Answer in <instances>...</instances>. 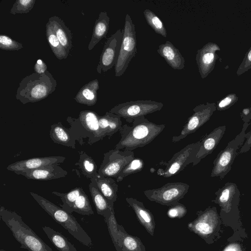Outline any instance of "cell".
<instances>
[{"label":"cell","mask_w":251,"mask_h":251,"mask_svg":"<svg viewBox=\"0 0 251 251\" xmlns=\"http://www.w3.org/2000/svg\"><path fill=\"white\" fill-rule=\"evenodd\" d=\"M124 29H118L105 42L97 67V73L106 72L115 67L119 54Z\"/></svg>","instance_id":"cell-13"},{"label":"cell","mask_w":251,"mask_h":251,"mask_svg":"<svg viewBox=\"0 0 251 251\" xmlns=\"http://www.w3.org/2000/svg\"><path fill=\"white\" fill-rule=\"evenodd\" d=\"M23 44L5 34H0V49L7 51H16L23 49Z\"/></svg>","instance_id":"cell-37"},{"label":"cell","mask_w":251,"mask_h":251,"mask_svg":"<svg viewBox=\"0 0 251 251\" xmlns=\"http://www.w3.org/2000/svg\"><path fill=\"white\" fill-rule=\"evenodd\" d=\"M167 63L173 69L181 70L185 67V59L179 50L170 41L158 46L157 50Z\"/></svg>","instance_id":"cell-19"},{"label":"cell","mask_w":251,"mask_h":251,"mask_svg":"<svg viewBox=\"0 0 251 251\" xmlns=\"http://www.w3.org/2000/svg\"><path fill=\"white\" fill-rule=\"evenodd\" d=\"M104 220L117 251H146L144 244L139 238L129 235L122 226L118 224L114 212Z\"/></svg>","instance_id":"cell-8"},{"label":"cell","mask_w":251,"mask_h":251,"mask_svg":"<svg viewBox=\"0 0 251 251\" xmlns=\"http://www.w3.org/2000/svg\"><path fill=\"white\" fill-rule=\"evenodd\" d=\"M90 181L96 184L109 204L114 206V203L117 198L118 189L116 181L113 178L101 176L99 175L90 179Z\"/></svg>","instance_id":"cell-21"},{"label":"cell","mask_w":251,"mask_h":251,"mask_svg":"<svg viewBox=\"0 0 251 251\" xmlns=\"http://www.w3.org/2000/svg\"><path fill=\"white\" fill-rule=\"evenodd\" d=\"M248 122H245L241 131L235 138L230 141L226 148L221 151L213 162L214 167L211 173V177L220 176L223 179L231 169V166L237 155V151L250 134L245 131L249 126Z\"/></svg>","instance_id":"cell-6"},{"label":"cell","mask_w":251,"mask_h":251,"mask_svg":"<svg viewBox=\"0 0 251 251\" xmlns=\"http://www.w3.org/2000/svg\"><path fill=\"white\" fill-rule=\"evenodd\" d=\"M79 154L78 161L75 165L78 166L82 175L90 179L98 176L97 166L94 159L83 151Z\"/></svg>","instance_id":"cell-30"},{"label":"cell","mask_w":251,"mask_h":251,"mask_svg":"<svg viewBox=\"0 0 251 251\" xmlns=\"http://www.w3.org/2000/svg\"><path fill=\"white\" fill-rule=\"evenodd\" d=\"M99 123L100 128L104 136H111L119 131L122 126L121 118L109 111L103 116H99Z\"/></svg>","instance_id":"cell-25"},{"label":"cell","mask_w":251,"mask_h":251,"mask_svg":"<svg viewBox=\"0 0 251 251\" xmlns=\"http://www.w3.org/2000/svg\"><path fill=\"white\" fill-rule=\"evenodd\" d=\"M29 193L38 204L75 239L89 248L92 247L91 237L73 215L41 196L32 192Z\"/></svg>","instance_id":"cell-4"},{"label":"cell","mask_w":251,"mask_h":251,"mask_svg":"<svg viewBox=\"0 0 251 251\" xmlns=\"http://www.w3.org/2000/svg\"><path fill=\"white\" fill-rule=\"evenodd\" d=\"M187 212L186 207L183 204L178 202L170 206L167 214L170 218H181L186 215Z\"/></svg>","instance_id":"cell-39"},{"label":"cell","mask_w":251,"mask_h":251,"mask_svg":"<svg viewBox=\"0 0 251 251\" xmlns=\"http://www.w3.org/2000/svg\"><path fill=\"white\" fill-rule=\"evenodd\" d=\"M251 69V47L245 54L243 61L239 65L236 74L238 76H240L246 72L248 71Z\"/></svg>","instance_id":"cell-40"},{"label":"cell","mask_w":251,"mask_h":251,"mask_svg":"<svg viewBox=\"0 0 251 251\" xmlns=\"http://www.w3.org/2000/svg\"><path fill=\"white\" fill-rule=\"evenodd\" d=\"M201 145V140L189 144L176 153L167 162L162 175L164 177L175 176L182 171L188 164L193 163Z\"/></svg>","instance_id":"cell-12"},{"label":"cell","mask_w":251,"mask_h":251,"mask_svg":"<svg viewBox=\"0 0 251 251\" xmlns=\"http://www.w3.org/2000/svg\"><path fill=\"white\" fill-rule=\"evenodd\" d=\"M83 189L81 187H75L67 193H63L56 191L52 192V194L59 197L63 204H60L61 208L70 213L71 210Z\"/></svg>","instance_id":"cell-32"},{"label":"cell","mask_w":251,"mask_h":251,"mask_svg":"<svg viewBox=\"0 0 251 251\" xmlns=\"http://www.w3.org/2000/svg\"><path fill=\"white\" fill-rule=\"evenodd\" d=\"M35 1V0H17L10 9V13L13 15L27 13L33 8Z\"/></svg>","instance_id":"cell-36"},{"label":"cell","mask_w":251,"mask_h":251,"mask_svg":"<svg viewBox=\"0 0 251 251\" xmlns=\"http://www.w3.org/2000/svg\"><path fill=\"white\" fill-rule=\"evenodd\" d=\"M164 104L161 102L151 100H138L119 103L109 112L125 119L128 123H132L136 118L160 110Z\"/></svg>","instance_id":"cell-7"},{"label":"cell","mask_w":251,"mask_h":251,"mask_svg":"<svg viewBox=\"0 0 251 251\" xmlns=\"http://www.w3.org/2000/svg\"><path fill=\"white\" fill-rule=\"evenodd\" d=\"M251 108H245L242 110L241 113V117L243 120H245L247 116L251 115Z\"/></svg>","instance_id":"cell-43"},{"label":"cell","mask_w":251,"mask_h":251,"mask_svg":"<svg viewBox=\"0 0 251 251\" xmlns=\"http://www.w3.org/2000/svg\"><path fill=\"white\" fill-rule=\"evenodd\" d=\"M220 50L216 43L208 42L197 51L196 60L201 78L206 77L213 70L218 57L216 51Z\"/></svg>","instance_id":"cell-14"},{"label":"cell","mask_w":251,"mask_h":251,"mask_svg":"<svg viewBox=\"0 0 251 251\" xmlns=\"http://www.w3.org/2000/svg\"><path fill=\"white\" fill-rule=\"evenodd\" d=\"M99 89V81L95 79L83 85L74 99L79 103L88 106L94 105L98 100L97 91Z\"/></svg>","instance_id":"cell-23"},{"label":"cell","mask_w":251,"mask_h":251,"mask_svg":"<svg viewBox=\"0 0 251 251\" xmlns=\"http://www.w3.org/2000/svg\"><path fill=\"white\" fill-rule=\"evenodd\" d=\"M189 185L181 182H168L162 187L144 191L150 201L171 206L178 202L187 193Z\"/></svg>","instance_id":"cell-9"},{"label":"cell","mask_w":251,"mask_h":251,"mask_svg":"<svg viewBox=\"0 0 251 251\" xmlns=\"http://www.w3.org/2000/svg\"><path fill=\"white\" fill-rule=\"evenodd\" d=\"M99 116L95 112L91 110L81 111L79 114V119L82 126L98 140L105 137L100 128Z\"/></svg>","instance_id":"cell-26"},{"label":"cell","mask_w":251,"mask_h":251,"mask_svg":"<svg viewBox=\"0 0 251 251\" xmlns=\"http://www.w3.org/2000/svg\"><path fill=\"white\" fill-rule=\"evenodd\" d=\"M144 167V162L140 158L134 157L120 172L116 178V181L119 182L130 175L141 171Z\"/></svg>","instance_id":"cell-35"},{"label":"cell","mask_w":251,"mask_h":251,"mask_svg":"<svg viewBox=\"0 0 251 251\" xmlns=\"http://www.w3.org/2000/svg\"><path fill=\"white\" fill-rule=\"evenodd\" d=\"M34 73L38 74H43L45 73L47 70V65L41 59H39L36 62L34 66Z\"/></svg>","instance_id":"cell-41"},{"label":"cell","mask_w":251,"mask_h":251,"mask_svg":"<svg viewBox=\"0 0 251 251\" xmlns=\"http://www.w3.org/2000/svg\"><path fill=\"white\" fill-rule=\"evenodd\" d=\"M46 35L48 44L55 57L59 60L66 59L69 53L61 44L49 22L46 25Z\"/></svg>","instance_id":"cell-28"},{"label":"cell","mask_w":251,"mask_h":251,"mask_svg":"<svg viewBox=\"0 0 251 251\" xmlns=\"http://www.w3.org/2000/svg\"><path fill=\"white\" fill-rule=\"evenodd\" d=\"M89 189L98 214L102 216L104 219L110 217L114 212V206L109 204L95 183H89Z\"/></svg>","instance_id":"cell-24"},{"label":"cell","mask_w":251,"mask_h":251,"mask_svg":"<svg viewBox=\"0 0 251 251\" xmlns=\"http://www.w3.org/2000/svg\"><path fill=\"white\" fill-rule=\"evenodd\" d=\"M50 135L54 143L75 148L71 144L72 139L69 131L61 123L54 124L51 126Z\"/></svg>","instance_id":"cell-29"},{"label":"cell","mask_w":251,"mask_h":251,"mask_svg":"<svg viewBox=\"0 0 251 251\" xmlns=\"http://www.w3.org/2000/svg\"><path fill=\"white\" fill-rule=\"evenodd\" d=\"M238 100V98L236 94H229L217 102V110L218 111L225 110L235 103Z\"/></svg>","instance_id":"cell-38"},{"label":"cell","mask_w":251,"mask_h":251,"mask_svg":"<svg viewBox=\"0 0 251 251\" xmlns=\"http://www.w3.org/2000/svg\"><path fill=\"white\" fill-rule=\"evenodd\" d=\"M225 251H236L232 248H229V249L226 250Z\"/></svg>","instance_id":"cell-44"},{"label":"cell","mask_w":251,"mask_h":251,"mask_svg":"<svg viewBox=\"0 0 251 251\" xmlns=\"http://www.w3.org/2000/svg\"><path fill=\"white\" fill-rule=\"evenodd\" d=\"M66 157L62 156L38 157L22 160L11 163L6 169L10 171L16 172L38 168L43 166L59 164L63 163Z\"/></svg>","instance_id":"cell-16"},{"label":"cell","mask_w":251,"mask_h":251,"mask_svg":"<svg viewBox=\"0 0 251 251\" xmlns=\"http://www.w3.org/2000/svg\"><path fill=\"white\" fill-rule=\"evenodd\" d=\"M216 110L215 102H207L196 106L193 109L194 113L188 118L179 134L173 137L172 142H178L195 132L210 119Z\"/></svg>","instance_id":"cell-11"},{"label":"cell","mask_w":251,"mask_h":251,"mask_svg":"<svg viewBox=\"0 0 251 251\" xmlns=\"http://www.w3.org/2000/svg\"><path fill=\"white\" fill-rule=\"evenodd\" d=\"M0 218L10 230L20 248L28 251H53L15 211L0 207Z\"/></svg>","instance_id":"cell-2"},{"label":"cell","mask_w":251,"mask_h":251,"mask_svg":"<svg viewBox=\"0 0 251 251\" xmlns=\"http://www.w3.org/2000/svg\"><path fill=\"white\" fill-rule=\"evenodd\" d=\"M15 174L22 175L27 179L49 180L66 176L68 173L58 164L43 166L38 168L16 171Z\"/></svg>","instance_id":"cell-15"},{"label":"cell","mask_w":251,"mask_h":251,"mask_svg":"<svg viewBox=\"0 0 251 251\" xmlns=\"http://www.w3.org/2000/svg\"><path fill=\"white\" fill-rule=\"evenodd\" d=\"M56 86V80L49 71L43 74L33 73L20 81L16 99L24 104L37 102L54 92Z\"/></svg>","instance_id":"cell-3"},{"label":"cell","mask_w":251,"mask_h":251,"mask_svg":"<svg viewBox=\"0 0 251 251\" xmlns=\"http://www.w3.org/2000/svg\"><path fill=\"white\" fill-rule=\"evenodd\" d=\"M143 14L147 24L158 34L164 37H167V30L164 23L152 11L146 9Z\"/></svg>","instance_id":"cell-33"},{"label":"cell","mask_w":251,"mask_h":251,"mask_svg":"<svg viewBox=\"0 0 251 251\" xmlns=\"http://www.w3.org/2000/svg\"><path fill=\"white\" fill-rule=\"evenodd\" d=\"M126 200L134 210L140 223L150 235L153 236L155 222L151 212L145 207L142 202L136 199L126 198Z\"/></svg>","instance_id":"cell-18"},{"label":"cell","mask_w":251,"mask_h":251,"mask_svg":"<svg viewBox=\"0 0 251 251\" xmlns=\"http://www.w3.org/2000/svg\"><path fill=\"white\" fill-rule=\"evenodd\" d=\"M73 212L83 215H91L94 213L88 197L83 190L75 202L70 213Z\"/></svg>","instance_id":"cell-34"},{"label":"cell","mask_w":251,"mask_h":251,"mask_svg":"<svg viewBox=\"0 0 251 251\" xmlns=\"http://www.w3.org/2000/svg\"><path fill=\"white\" fill-rule=\"evenodd\" d=\"M165 127L149 121L145 116L136 118L131 126L122 125L119 130L121 138L115 149L132 151L143 147L155 139Z\"/></svg>","instance_id":"cell-1"},{"label":"cell","mask_w":251,"mask_h":251,"mask_svg":"<svg viewBox=\"0 0 251 251\" xmlns=\"http://www.w3.org/2000/svg\"><path fill=\"white\" fill-rule=\"evenodd\" d=\"M251 148V131L247 137V140L243 145L241 147L239 153H245L248 151Z\"/></svg>","instance_id":"cell-42"},{"label":"cell","mask_w":251,"mask_h":251,"mask_svg":"<svg viewBox=\"0 0 251 251\" xmlns=\"http://www.w3.org/2000/svg\"><path fill=\"white\" fill-rule=\"evenodd\" d=\"M109 22L110 18L107 12H100L95 23L91 39L88 46L89 50H91L102 38L106 37L109 27Z\"/></svg>","instance_id":"cell-22"},{"label":"cell","mask_w":251,"mask_h":251,"mask_svg":"<svg viewBox=\"0 0 251 251\" xmlns=\"http://www.w3.org/2000/svg\"><path fill=\"white\" fill-rule=\"evenodd\" d=\"M0 251H5V250H3V249H0Z\"/></svg>","instance_id":"cell-45"},{"label":"cell","mask_w":251,"mask_h":251,"mask_svg":"<svg viewBox=\"0 0 251 251\" xmlns=\"http://www.w3.org/2000/svg\"><path fill=\"white\" fill-rule=\"evenodd\" d=\"M209 213L208 210L200 215L197 219L188 224V228L200 235L210 234L213 231V227L208 221Z\"/></svg>","instance_id":"cell-31"},{"label":"cell","mask_w":251,"mask_h":251,"mask_svg":"<svg viewBox=\"0 0 251 251\" xmlns=\"http://www.w3.org/2000/svg\"><path fill=\"white\" fill-rule=\"evenodd\" d=\"M124 34L119 56L115 66V75L122 76L137 53V41L135 25L128 14L125 17Z\"/></svg>","instance_id":"cell-5"},{"label":"cell","mask_w":251,"mask_h":251,"mask_svg":"<svg viewBox=\"0 0 251 251\" xmlns=\"http://www.w3.org/2000/svg\"><path fill=\"white\" fill-rule=\"evenodd\" d=\"M226 129L225 126L216 127L201 140V145L193 163V166L212 152L223 137Z\"/></svg>","instance_id":"cell-17"},{"label":"cell","mask_w":251,"mask_h":251,"mask_svg":"<svg viewBox=\"0 0 251 251\" xmlns=\"http://www.w3.org/2000/svg\"><path fill=\"white\" fill-rule=\"evenodd\" d=\"M48 22L61 44L69 54L73 47L71 30L65 25L63 20L57 16L50 17Z\"/></svg>","instance_id":"cell-20"},{"label":"cell","mask_w":251,"mask_h":251,"mask_svg":"<svg viewBox=\"0 0 251 251\" xmlns=\"http://www.w3.org/2000/svg\"><path fill=\"white\" fill-rule=\"evenodd\" d=\"M134 158L133 151L113 149L104 153L98 174L103 177L117 178L122 170Z\"/></svg>","instance_id":"cell-10"},{"label":"cell","mask_w":251,"mask_h":251,"mask_svg":"<svg viewBox=\"0 0 251 251\" xmlns=\"http://www.w3.org/2000/svg\"><path fill=\"white\" fill-rule=\"evenodd\" d=\"M42 229L51 243L59 251H78L61 233L47 226H43Z\"/></svg>","instance_id":"cell-27"}]
</instances>
